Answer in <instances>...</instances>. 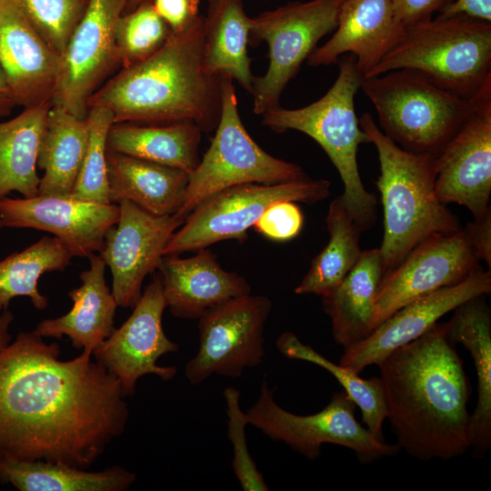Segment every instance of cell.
<instances>
[{
    "label": "cell",
    "mask_w": 491,
    "mask_h": 491,
    "mask_svg": "<svg viewBox=\"0 0 491 491\" xmlns=\"http://www.w3.org/2000/svg\"><path fill=\"white\" fill-rule=\"evenodd\" d=\"M60 354L34 330L0 351V459L87 469L125 432L130 412L117 379L90 350Z\"/></svg>",
    "instance_id": "6da1fadb"
},
{
    "label": "cell",
    "mask_w": 491,
    "mask_h": 491,
    "mask_svg": "<svg viewBox=\"0 0 491 491\" xmlns=\"http://www.w3.org/2000/svg\"><path fill=\"white\" fill-rule=\"evenodd\" d=\"M377 366L399 448L422 461L452 459L471 448L470 386L446 323H436Z\"/></svg>",
    "instance_id": "7a4b0ae2"
},
{
    "label": "cell",
    "mask_w": 491,
    "mask_h": 491,
    "mask_svg": "<svg viewBox=\"0 0 491 491\" xmlns=\"http://www.w3.org/2000/svg\"><path fill=\"white\" fill-rule=\"evenodd\" d=\"M203 42L200 15L156 53L117 71L89 98L88 109L108 108L114 123L190 121L213 131L221 114L223 76L205 69Z\"/></svg>",
    "instance_id": "3957f363"
},
{
    "label": "cell",
    "mask_w": 491,
    "mask_h": 491,
    "mask_svg": "<svg viewBox=\"0 0 491 491\" xmlns=\"http://www.w3.org/2000/svg\"><path fill=\"white\" fill-rule=\"evenodd\" d=\"M359 125L377 151L380 175L376 182L384 212L379 247L385 276L427 238L459 231L457 217L435 188V155L406 151L388 138L366 112Z\"/></svg>",
    "instance_id": "277c9868"
},
{
    "label": "cell",
    "mask_w": 491,
    "mask_h": 491,
    "mask_svg": "<svg viewBox=\"0 0 491 491\" xmlns=\"http://www.w3.org/2000/svg\"><path fill=\"white\" fill-rule=\"evenodd\" d=\"M337 63V78L321 98L296 109L280 105L262 115V124L276 133H304L323 148L343 182L339 197L363 232L375 225L377 213V198L365 188L357 165L359 145L370 143L355 109L363 75L353 55H344Z\"/></svg>",
    "instance_id": "5b68a950"
},
{
    "label": "cell",
    "mask_w": 491,
    "mask_h": 491,
    "mask_svg": "<svg viewBox=\"0 0 491 491\" xmlns=\"http://www.w3.org/2000/svg\"><path fill=\"white\" fill-rule=\"evenodd\" d=\"M413 70L439 88L471 99L491 80V23L439 16L406 26L366 76Z\"/></svg>",
    "instance_id": "8992f818"
},
{
    "label": "cell",
    "mask_w": 491,
    "mask_h": 491,
    "mask_svg": "<svg viewBox=\"0 0 491 491\" xmlns=\"http://www.w3.org/2000/svg\"><path fill=\"white\" fill-rule=\"evenodd\" d=\"M360 88L377 113L381 131L416 154L436 156L473 109L472 98L445 91L408 69L363 77Z\"/></svg>",
    "instance_id": "52a82bcc"
},
{
    "label": "cell",
    "mask_w": 491,
    "mask_h": 491,
    "mask_svg": "<svg viewBox=\"0 0 491 491\" xmlns=\"http://www.w3.org/2000/svg\"><path fill=\"white\" fill-rule=\"evenodd\" d=\"M307 177L294 163L260 147L243 125L233 79L223 76L222 108L215 134L198 165L188 174L177 215L186 217L201 202L226 188L245 184H277Z\"/></svg>",
    "instance_id": "ba28073f"
},
{
    "label": "cell",
    "mask_w": 491,
    "mask_h": 491,
    "mask_svg": "<svg viewBox=\"0 0 491 491\" xmlns=\"http://www.w3.org/2000/svg\"><path fill=\"white\" fill-rule=\"evenodd\" d=\"M344 1L289 2L251 17L249 44L266 42L269 58L266 73L253 81L250 94L256 115L280 106L283 91L303 62L319 40L336 28Z\"/></svg>",
    "instance_id": "9c48e42d"
},
{
    "label": "cell",
    "mask_w": 491,
    "mask_h": 491,
    "mask_svg": "<svg viewBox=\"0 0 491 491\" xmlns=\"http://www.w3.org/2000/svg\"><path fill=\"white\" fill-rule=\"evenodd\" d=\"M331 182L299 180L277 184H245L226 188L201 202L185 217L164 250L178 256L225 241H244L264 211L279 201L315 204L326 199Z\"/></svg>",
    "instance_id": "30bf717a"
},
{
    "label": "cell",
    "mask_w": 491,
    "mask_h": 491,
    "mask_svg": "<svg viewBox=\"0 0 491 491\" xmlns=\"http://www.w3.org/2000/svg\"><path fill=\"white\" fill-rule=\"evenodd\" d=\"M356 406L343 390L335 393L321 411L296 415L277 405L274 390L263 380L259 396L246 415L248 425L311 460L320 456L324 444L347 447L365 463L396 454L400 449L397 445L385 443L357 422Z\"/></svg>",
    "instance_id": "8fae6325"
},
{
    "label": "cell",
    "mask_w": 491,
    "mask_h": 491,
    "mask_svg": "<svg viewBox=\"0 0 491 491\" xmlns=\"http://www.w3.org/2000/svg\"><path fill=\"white\" fill-rule=\"evenodd\" d=\"M271 309L268 297L248 294L205 312L198 319L197 353L185 366L189 383L199 385L214 374L237 378L246 368L259 366Z\"/></svg>",
    "instance_id": "7c38bea8"
},
{
    "label": "cell",
    "mask_w": 491,
    "mask_h": 491,
    "mask_svg": "<svg viewBox=\"0 0 491 491\" xmlns=\"http://www.w3.org/2000/svg\"><path fill=\"white\" fill-rule=\"evenodd\" d=\"M125 7V0H90L62 55L52 105L86 118L89 98L122 67L115 26Z\"/></svg>",
    "instance_id": "4fadbf2b"
},
{
    "label": "cell",
    "mask_w": 491,
    "mask_h": 491,
    "mask_svg": "<svg viewBox=\"0 0 491 491\" xmlns=\"http://www.w3.org/2000/svg\"><path fill=\"white\" fill-rule=\"evenodd\" d=\"M472 101L470 115L435 156V188L443 204L466 206L479 218L490 211L491 80Z\"/></svg>",
    "instance_id": "5bb4252c"
},
{
    "label": "cell",
    "mask_w": 491,
    "mask_h": 491,
    "mask_svg": "<svg viewBox=\"0 0 491 491\" xmlns=\"http://www.w3.org/2000/svg\"><path fill=\"white\" fill-rule=\"evenodd\" d=\"M166 302L159 273L154 274L131 316L93 350L94 359L119 382L126 396H133L138 379L158 376L164 381L177 374L175 366H161L163 355L175 353L179 346L170 340L162 325Z\"/></svg>",
    "instance_id": "9a60e30c"
},
{
    "label": "cell",
    "mask_w": 491,
    "mask_h": 491,
    "mask_svg": "<svg viewBox=\"0 0 491 491\" xmlns=\"http://www.w3.org/2000/svg\"><path fill=\"white\" fill-rule=\"evenodd\" d=\"M118 205L119 218L106 231L99 256L111 271L118 306L133 308L145 278L157 270L166 245L185 218L153 215L129 200Z\"/></svg>",
    "instance_id": "2e32d148"
},
{
    "label": "cell",
    "mask_w": 491,
    "mask_h": 491,
    "mask_svg": "<svg viewBox=\"0 0 491 491\" xmlns=\"http://www.w3.org/2000/svg\"><path fill=\"white\" fill-rule=\"evenodd\" d=\"M464 229L431 236L383 276L375 301L373 330L407 303L465 280L478 266Z\"/></svg>",
    "instance_id": "e0dca14e"
},
{
    "label": "cell",
    "mask_w": 491,
    "mask_h": 491,
    "mask_svg": "<svg viewBox=\"0 0 491 491\" xmlns=\"http://www.w3.org/2000/svg\"><path fill=\"white\" fill-rule=\"evenodd\" d=\"M5 225L48 232L74 256L89 257L103 247L106 231L119 218L118 204L83 200L72 195H37L0 200Z\"/></svg>",
    "instance_id": "ac0fdd59"
},
{
    "label": "cell",
    "mask_w": 491,
    "mask_h": 491,
    "mask_svg": "<svg viewBox=\"0 0 491 491\" xmlns=\"http://www.w3.org/2000/svg\"><path fill=\"white\" fill-rule=\"evenodd\" d=\"M491 291V271L481 266L462 282L420 296L391 315L365 339L344 349L339 365L359 374L426 332L464 302Z\"/></svg>",
    "instance_id": "d6986e66"
},
{
    "label": "cell",
    "mask_w": 491,
    "mask_h": 491,
    "mask_svg": "<svg viewBox=\"0 0 491 491\" xmlns=\"http://www.w3.org/2000/svg\"><path fill=\"white\" fill-rule=\"evenodd\" d=\"M62 55L32 25L14 0L0 4V66L16 105L52 103Z\"/></svg>",
    "instance_id": "ffe728a7"
},
{
    "label": "cell",
    "mask_w": 491,
    "mask_h": 491,
    "mask_svg": "<svg viewBox=\"0 0 491 491\" xmlns=\"http://www.w3.org/2000/svg\"><path fill=\"white\" fill-rule=\"evenodd\" d=\"M157 271L166 306L178 318L198 320L209 309L251 294L247 280L222 268L207 247L186 258L164 256Z\"/></svg>",
    "instance_id": "44dd1931"
},
{
    "label": "cell",
    "mask_w": 491,
    "mask_h": 491,
    "mask_svg": "<svg viewBox=\"0 0 491 491\" xmlns=\"http://www.w3.org/2000/svg\"><path fill=\"white\" fill-rule=\"evenodd\" d=\"M391 0H345L331 38L307 58L310 66L329 65L351 54L366 77L401 35Z\"/></svg>",
    "instance_id": "7402d4cb"
},
{
    "label": "cell",
    "mask_w": 491,
    "mask_h": 491,
    "mask_svg": "<svg viewBox=\"0 0 491 491\" xmlns=\"http://www.w3.org/2000/svg\"><path fill=\"white\" fill-rule=\"evenodd\" d=\"M88 258L89 268L79 275L81 285L68 292L72 308L59 317L42 320L34 331L44 338L67 336L75 349L93 352L115 330L118 305L106 284L104 260L95 254Z\"/></svg>",
    "instance_id": "603a6c76"
},
{
    "label": "cell",
    "mask_w": 491,
    "mask_h": 491,
    "mask_svg": "<svg viewBox=\"0 0 491 491\" xmlns=\"http://www.w3.org/2000/svg\"><path fill=\"white\" fill-rule=\"evenodd\" d=\"M109 199L129 200L148 213L166 215L180 209L188 182L181 169L107 150Z\"/></svg>",
    "instance_id": "cb8c5ba5"
},
{
    "label": "cell",
    "mask_w": 491,
    "mask_h": 491,
    "mask_svg": "<svg viewBox=\"0 0 491 491\" xmlns=\"http://www.w3.org/2000/svg\"><path fill=\"white\" fill-rule=\"evenodd\" d=\"M484 296L459 305L446 322L450 341L461 344L474 360L477 402L471 415V448L478 458L491 446V312Z\"/></svg>",
    "instance_id": "d4e9b609"
},
{
    "label": "cell",
    "mask_w": 491,
    "mask_h": 491,
    "mask_svg": "<svg viewBox=\"0 0 491 491\" xmlns=\"http://www.w3.org/2000/svg\"><path fill=\"white\" fill-rule=\"evenodd\" d=\"M383 275L380 249L362 251L339 286L322 296L324 311L331 318L334 340L344 349L359 343L373 331L375 301Z\"/></svg>",
    "instance_id": "484cf974"
},
{
    "label": "cell",
    "mask_w": 491,
    "mask_h": 491,
    "mask_svg": "<svg viewBox=\"0 0 491 491\" xmlns=\"http://www.w3.org/2000/svg\"><path fill=\"white\" fill-rule=\"evenodd\" d=\"M202 133L190 121L114 123L108 131L106 147L190 174L200 162Z\"/></svg>",
    "instance_id": "4316f807"
},
{
    "label": "cell",
    "mask_w": 491,
    "mask_h": 491,
    "mask_svg": "<svg viewBox=\"0 0 491 491\" xmlns=\"http://www.w3.org/2000/svg\"><path fill=\"white\" fill-rule=\"evenodd\" d=\"M203 16L205 69L230 77L251 93L255 78L247 51L251 17L245 11L244 0H207Z\"/></svg>",
    "instance_id": "83f0119b"
},
{
    "label": "cell",
    "mask_w": 491,
    "mask_h": 491,
    "mask_svg": "<svg viewBox=\"0 0 491 491\" xmlns=\"http://www.w3.org/2000/svg\"><path fill=\"white\" fill-rule=\"evenodd\" d=\"M87 117L52 105L46 117L37 166L44 170L38 195H72L86 153Z\"/></svg>",
    "instance_id": "f1b7e54d"
},
{
    "label": "cell",
    "mask_w": 491,
    "mask_h": 491,
    "mask_svg": "<svg viewBox=\"0 0 491 491\" xmlns=\"http://www.w3.org/2000/svg\"><path fill=\"white\" fill-rule=\"evenodd\" d=\"M52 103L25 107L0 122V200L15 191L25 198L38 195L37 157Z\"/></svg>",
    "instance_id": "f546056e"
},
{
    "label": "cell",
    "mask_w": 491,
    "mask_h": 491,
    "mask_svg": "<svg viewBox=\"0 0 491 491\" xmlns=\"http://www.w3.org/2000/svg\"><path fill=\"white\" fill-rule=\"evenodd\" d=\"M135 472L115 465L99 471L60 463L0 459V482L19 491H125Z\"/></svg>",
    "instance_id": "4dcf8cb0"
},
{
    "label": "cell",
    "mask_w": 491,
    "mask_h": 491,
    "mask_svg": "<svg viewBox=\"0 0 491 491\" xmlns=\"http://www.w3.org/2000/svg\"><path fill=\"white\" fill-rule=\"evenodd\" d=\"M329 241L311 262L310 268L295 288L297 295L321 297L332 293L358 261L362 251V230L347 212L339 196L329 205L326 217Z\"/></svg>",
    "instance_id": "1f68e13d"
},
{
    "label": "cell",
    "mask_w": 491,
    "mask_h": 491,
    "mask_svg": "<svg viewBox=\"0 0 491 491\" xmlns=\"http://www.w3.org/2000/svg\"><path fill=\"white\" fill-rule=\"evenodd\" d=\"M73 256L55 236H44L20 252L0 261V311L9 307L12 299L27 296L38 310L48 306V298L42 295L37 284L40 277L55 271H63Z\"/></svg>",
    "instance_id": "d6a6232c"
},
{
    "label": "cell",
    "mask_w": 491,
    "mask_h": 491,
    "mask_svg": "<svg viewBox=\"0 0 491 491\" xmlns=\"http://www.w3.org/2000/svg\"><path fill=\"white\" fill-rule=\"evenodd\" d=\"M276 346L284 356L313 363L332 374L356 406L360 408L362 421L366 428L378 439L384 440L382 426L386 418V410L380 377L373 376L368 379L360 377L358 374L331 362L310 346L305 345L292 332L281 334L276 341Z\"/></svg>",
    "instance_id": "836d02e7"
},
{
    "label": "cell",
    "mask_w": 491,
    "mask_h": 491,
    "mask_svg": "<svg viewBox=\"0 0 491 491\" xmlns=\"http://www.w3.org/2000/svg\"><path fill=\"white\" fill-rule=\"evenodd\" d=\"M173 32L156 13L152 0H144L124 13L115 26L121 68L137 64L161 49Z\"/></svg>",
    "instance_id": "e575fe53"
},
{
    "label": "cell",
    "mask_w": 491,
    "mask_h": 491,
    "mask_svg": "<svg viewBox=\"0 0 491 491\" xmlns=\"http://www.w3.org/2000/svg\"><path fill=\"white\" fill-rule=\"evenodd\" d=\"M89 137L85 159L72 195L91 202L109 204L106 169V139L114 115L106 107L88 109Z\"/></svg>",
    "instance_id": "d590c367"
},
{
    "label": "cell",
    "mask_w": 491,
    "mask_h": 491,
    "mask_svg": "<svg viewBox=\"0 0 491 491\" xmlns=\"http://www.w3.org/2000/svg\"><path fill=\"white\" fill-rule=\"evenodd\" d=\"M14 2L47 44L61 55L90 4V0Z\"/></svg>",
    "instance_id": "8d00e7d4"
},
{
    "label": "cell",
    "mask_w": 491,
    "mask_h": 491,
    "mask_svg": "<svg viewBox=\"0 0 491 491\" xmlns=\"http://www.w3.org/2000/svg\"><path fill=\"white\" fill-rule=\"evenodd\" d=\"M224 397L228 416L227 436L233 445L234 474L244 491H268L269 486L257 469L247 448L246 426L248 421L246 413L240 407V392L229 386L224 390Z\"/></svg>",
    "instance_id": "74e56055"
},
{
    "label": "cell",
    "mask_w": 491,
    "mask_h": 491,
    "mask_svg": "<svg viewBox=\"0 0 491 491\" xmlns=\"http://www.w3.org/2000/svg\"><path fill=\"white\" fill-rule=\"evenodd\" d=\"M304 215L296 203L279 201L268 206L253 225L256 232L275 241H288L302 230Z\"/></svg>",
    "instance_id": "f35d334b"
},
{
    "label": "cell",
    "mask_w": 491,
    "mask_h": 491,
    "mask_svg": "<svg viewBox=\"0 0 491 491\" xmlns=\"http://www.w3.org/2000/svg\"><path fill=\"white\" fill-rule=\"evenodd\" d=\"M152 3L173 33L184 31L200 15L199 0H152Z\"/></svg>",
    "instance_id": "ab89813d"
},
{
    "label": "cell",
    "mask_w": 491,
    "mask_h": 491,
    "mask_svg": "<svg viewBox=\"0 0 491 491\" xmlns=\"http://www.w3.org/2000/svg\"><path fill=\"white\" fill-rule=\"evenodd\" d=\"M455 0H391L397 21L410 26L429 20Z\"/></svg>",
    "instance_id": "60d3db41"
},
{
    "label": "cell",
    "mask_w": 491,
    "mask_h": 491,
    "mask_svg": "<svg viewBox=\"0 0 491 491\" xmlns=\"http://www.w3.org/2000/svg\"><path fill=\"white\" fill-rule=\"evenodd\" d=\"M467 240L478 260L491 267V210L479 218H474L464 229Z\"/></svg>",
    "instance_id": "b9f144b4"
},
{
    "label": "cell",
    "mask_w": 491,
    "mask_h": 491,
    "mask_svg": "<svg viewBox=\"0 0 491 491\" xmlns=\"http://www.w3.org/2000/svg\"><path fill=\"white\" fill-rule=\"evenodd\" d=\"M437 15H465L491 23V0H455L439 12Z\"/></svg>",
    "instance_id": "7bdbcfd3"
},
{
    "label": "cell",
    "mask_w": 491,
    "mask_h": 491,
    "mask_svg": "<svg viewBox=\"0 0 491 491\" xmlns=\"http://www.w3.org/2000/svg\"><path fill=\"white\" fill-rule=\"evenodd\" d=\"M16 106L13 94L0 66V118L8 116Z\"/></svg>",
    "instance_id": "ee69618b"
},
{
    "label": "cell",
    "mask_w": 491,
    "mask_h": 491,
    "mask_svg": "<svg viewBox=\"0 0 491 491\" xmlns=\"http://www.w3.org/2000/svg\"><path fill=\"white\" fill-rule=\"evenodd\" d=\"M4 227L3 222L0 219V230ZM14 321V315L8 309L3 310L0 313V351L7 346L12 341L10 333V326Z\"/></svg>",
    "instance_id": "f6af8a7d"
},
{
    "label": "cell",
    "mask_w": 491,
    "mask_h": 491,
    "mask_svg": "<svg viewBox=\"0 0 491 491\" xmlns=\"http://www.w3.org/2000/svg\"><path fill=\"white\" fill-rule=\"evenodd\" d=\"M144 0H125V13L134 10Z\"/></svg>",
    "instance_id": "bcb514c9"
},
{
    "label": "cell",
    "mask_w": 491,
    "mask_h": 491,
    "mask_svg": "<svg viewBox=\"0 0 491 491\" xmlns=\"http://www.w3.org/2000/svg\"><path fill=\"white\" fill-rule=\"evenodd\" d=\"M1 1H2V0H0V4H1Z\"/></svg>",
    "instance_id": "7dc6e473"
},
{
    "label": "cell",
    "mask_w": 491,
    "mask_h": 491,
    "mask_svg": "<svg viewBox=\"0 0 491 491\" xmlns=\"http://www.w3.org/2000/svg\"><path fill=\"white\" fill-rule=\"evenodd\" d=\"M259 1H264V0H259Z\"/></svg>",
    "instance_id": "c3c4849f"
}]
</instances>
